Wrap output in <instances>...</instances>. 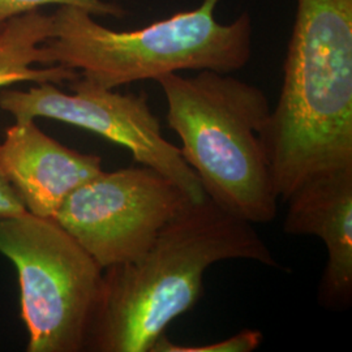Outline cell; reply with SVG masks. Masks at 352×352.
<instances>
[{"instance_id": "cell-1", "label": "cell", "mask_w": 352, "mask_h": 352, "mask_svg": "<svg viewBox=\"0 0 352 352\" xmlns=\"http://www.w3.org/2000/svg\"><path fill=\"white\" fill-rule=\"evenodd\" d=\"M226 260L277 266L252 223L208 196L190 202L145 253L103 270L84 351L151 352L167 327L199 302L205 272Z\"/></svg>"}, {"instance_id": "cell-2", "label": "cell", "mask_w": 352, "mask_h": 352, "mask_svg": "<svg viewBox=\"0 0 352 352\" xmlns=\"http://www.w3.org/2000/svg\"><path fill=\"white\" fill-rule=\"evenodd\" d=\"M263 142L283 201L317 174L352 166V0H296Z\"/></svg>"}, {"instance_id": "cell-3", "label": "cell", "mask_w": 352, "mask_h": 352, "mask_svg": "<svg viewBox=\"0 0 352 352\" xmlns=\"http://www.w3.org/2000/svg\"><path fill=\"white\" fill-rule=\"evenodd\" d=\"M155 81L164 90L167 124L205 195L248 223H270L279 197L263 142L272 111L264 91L214 71Z\"/></svg>"}, {"instance_id": "cell-4", "label": "cell", "mask_w": 352, "mask_h": 352, "mask_svg": "<svg viewBox=\"0 0 352 352\" xmlns=\"http://www.w3.org/2000/svg\"><path fill=\"white\" fill-rule=\"evenodd\" d=\"M221 1L202 0L195 10L124 32L101 25L82 8L60 6L42 46L46 65L74 69L109 89L183 71L232 74L251 59L253 21L243 12L232 23H219Z\"/></svg>"}, {"instance_id": "cell-5", "label": "cell", "mask_w": 352, "mask_h": 352, "mask_svg": "<svg viewBox=\"0 0 352 352\" xmlns=\"http://www.w3.org/2000/svg\"><path fill=\"white\" fill-rule=\"evenodd\" d=\"M0 253L12 263L28 352H82L103 269L54 219L0 218Z\"/></svg>"}, {"instance_id": "cell-6", "label": "cell", "mask_w": 352, "mask_h": 352, "mask_svg": "<svg viewBox=\"0 0 352 352\" xmlns=\"http://www.w3.org/2000/svg\"><path fill=\"white\" fill-rule=\"evenodd\" d=\"M65 93L52 82L26 90L0 91V109L14 122L52 119L87 129L131 151L135 161L174 182L193 202L206 195L180 148L164 139L161 123L151 111L146 94L119 93L78 76Z\"/></svg>"}, {"instance_id": "cell-7", "label": "cell", "mask_w": 352, "mask_h": 352, "mask_svg": "<svg viewBox=\"0 0 352 352\" xmlns=\"http://www.w3.org/2000/svg\"><path fill=\"white\" fill-rule=\"evenodd\" d=\"M192 200L146 166L102 171L64 201L54 221L101 269L136 260Z\"/></svg>"}, {"instance_id": "cell-8", "label": "cell", "mask_w": 352, "mask_h": 352, "mask_svg": "<svg viewBox=\"0 0 352 352\" xmlns=\"http://www.w3.org/2000/svg\"><path fill=\"white\" fill-rule=\"evenodd\" d=\"M283 231L317 236L327 247V260L317 299L330 311L352 305V166L320 173L289 199Z\"/></svg>"}, {"instance_id": "cell-9", "label": "cell", "mask_w": 352, "mask_h": 352, "mask_svg": "<svg viewBox=\"0 0 352 352\" xmlns=\"http://www.w3.org/2000/svg\"><path fill=\"white\" fill-rule=\"evenodd\" d=\"M0 166L28 213L54 219L68 196L103 171L102 158L74 151L36 120L14 122L0 142Z\"/></svg>"}, {"instance_id": "cell-10", "label": "cell", "mask_w": 352, "mask_h": 352, "mask_svg": "<svg viewBox=\"0 0 352 352\" xmlns=\"http://www.w3.org/2000/svg\"><path fill=\"white\" fill-rule=\"evenodd\" d=\"M52 36V14L39 10L8 20L0 28V89L21 82L69 84L80 74L46 65L43 43Z\"/></svg>"}, {"instance_id": "cell-11", "label": "cell", "mask_w": 352, "mask_h": 352, "mask_svg": "<svg viewBox=\"0 0 352 352\" xmlns=\"http://www.w3.org/2000/svg\"><path fill=\"white\" fill-rule=\"evenodd\" d=\"M45 6H72L93 16L123 17L126 13L116 0H0V28L16 16L37 11Z\"/></svg>"}, {"instance_id": "cell-12", "label": "cell", "mask_w": 352, "mask_h": 352, "mask_svg": "<svg viewBox=\"0 0 352 352\" xmlns=\"http://www.w3.org/2000/svg\"><path fill=\"white\" fill-rule=\"evenodd\" d=\"M263 340V333L253 329H244L226 340L199 346L177 344L162 334L154 342L151 352H252L260 347Z\"/></svg>"}, {"instance_id": "cell-13", "label": "cell", "mask_w": 352, "mask_h": 352, "mask_svg": "<svg viewBox=\"0 0 352 352\" xmlns=\"http://www.w3.org/2000/svg\"><path fill=\"white\" fill-rule=\"evenodd\" d=\"M26 212L24 204L0 166V218L20 215Z\"/></svg>"}]
</instances>
